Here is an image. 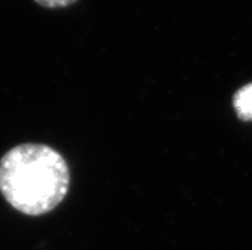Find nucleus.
Returning <instances> with one entry per match:
<instances>
[{"label": "nucleus", "instance_id": "f257e3e1", "mask_svg": "<svg viewBox=\"0 0 252 250\" xmlns=\"http://www.w3.org/2000/svg\"><path fill=\"white\" fill-rule=\"evenodd\" d=\"M69 168L61 153L45 144L23 143L0 159V193L27 216L50 212L65 198Z\"/></svg>", "mask_w": 252, "mask_h": 250}, {"label": "nucleus", "instance_id": "f03ea898", "mask_svg": "<svg viewBox=\"0 0 252 250\" xmlns=\"http://www.w3.org/2000/svg\"><path fill=\"white\" fill-rule=\"evenodd\" d=\"M233 106L242 120H252V83L237 91L233 97Z\"/></svg>", "mask_w": 252, "mask_h": 250}, {"label": "nucleus", "instance_id": "7ed1b4c3", "mask_svg": "<svg viewBox=\"0 0 252 250\" xmlns=\"http://www.w3.org/2000/svg\"><path fill=\"white\" fill-rule=\"evenodd\" d=\"M78 0H35V3L38 5L49 8V9H58V8H67L69 5H73Z\"/></svg>", "mask_w": 252, "mask_h": 250}]
</instances>
